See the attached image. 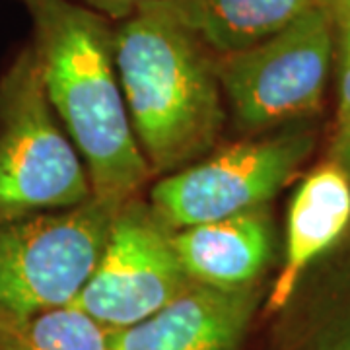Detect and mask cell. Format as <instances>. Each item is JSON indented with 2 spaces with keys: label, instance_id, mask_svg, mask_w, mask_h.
I'll use <instances>...</instances> for the list:
<instances>
[{
  "label": "cell",
  "instance_id": "obj_1",
  "mask_svg": "<svg viewBox=\"0 0 350 350\" xmlns=\"http://www.w3.org/2000/svg\"><path fill=\"white\" fill-rule=\"evenodd\" d=\"M51 105L86 165L92 195L113 208L135 199L152 175L121 90L107 18L76 0H18Z\"/></svg>",
  "mask_w": 350,
  "mask_h": 350
},
{
  "label": "cell",
  "instance_id": "obj_2",
  "mask_svg": "<svg viewBox=\"0 0 350 350\" xmlns=\"http://www.w3.org/2000/svg\"><path fill=\"white\" fill-rule=\"evenodd\" d=\"M113 45L129 119L152 174H174L213 148L224 121L216 57L170 2H150L123 20Z\"/></svg>",
  "mask_w": 350,
  "mask_h": 350
},
{
  "label": "cell",
  "instance_id": "obj_3",
  "mask_svg": "<svg viewBox=\"0 0 350 350\" xmlns=\"http://www.w3.org/2000/svg\"><path fill=\"white\" fill-rule=\"evenodd\" d=\"M117 211L92 195L68 208L0 213V323L70 306L98 267Z\"/></svg>",
  "mask_w": 350,
  "mask_h": 350
},
{
  "label": "cell",
  "instance_id": "obj_4",
  "mask_svg": "<svg viewBox=\"0 0 350 350\" xmlns=\"http://www.w3.org/2000/svg\"><path fill=\"white\" fill-rule=\"evenodd\" d=\"M90 197L86 165L55 119L29 45L0 78V213L68 208Z\"/></svg>",
  "mask_w": 350,
  "mask_h": 350
},
{
  "label": "cell",
  "instance_id": "obj_5",
  "mask_svg": "<svg viewBox=\"0 0 350 350\" xmlns=\"http://www.w3.org/2000/svg\"><path fill=\"white\" fill-rule=\"evenodd\" d=\"M335 53L325 2L273 38L216 55V76L239 125L265 131L315 111Z\"/></svg>",
  "mask_w": 350,
  "mask_h": 350
},
{
  "label": "cell",
  "instance_id": "obj_6",
  "mask_svg": "<svg viewBox=\"0 0 350 350\" xmlns=\"http://www.w3.org/2000/svg\"><path fill=\"white\" fill-rule=\"evenodd\" d=\"M312 148V133L298 129L243 140L167 175L152 189V208L172 230L262 208Z\"/></svg>",
  "mask_w": 350,
  "mask_h": 350
},
{
  "label": "cell",
  "instance_id": "obj_7",
  "mask_svg": "<svg viewBox=\"0 0 350 350\" xmlns=\"http://www.w3.org/2000/svg\"><path fill=\"white\" fill-rule=\"evenodd\" d=\"M193 280L174 247V232L140 200H126L113 218L98 267L70 304L109 331L148 319Z\"/></svg>",
  "mask_w": 350,
  "mask_h": 350
},
{
  "label": "cell",
  "instance_id": "obj_8",
  "mask_svg": "<svg viewBox=\"0 0 350 350\" xmlns=\"http://www.w3.org/2000/svg\"><path fill=\"white\" fill-rule=\"evenodd\" d=\"M257 308L251 286L191 282L148 319L109 335L111 350H238Z\"/></svg>",
  "mask_w": 350,
  "mask_h": 350
},
{
  "label": "cell",
  "instance_id": "obj_9",
  "mask_svg": "<svg viewBox=\"0 0 350 350\" xmlns=\"http://www.w3.org/2000/svg\"><path fill=\"white\" fill-rule=\"evenodd\" d=\"M350 224V175L337 162L315 167L301 181L288 208L284 265L267 301L269 312L286 306L301 276L331 250Z\"/></svg>",
  "mask_w": 350,
  "mask_h": 350
},
{
  "label": "cell",
  "instance_id": "obj_10",
  "mask_svg": "<svg viewBox=\"0 0 350 350\" xmlns=\"http://www.w3.org/2000/svg\"><path fill=\"white\" fill-rule=\"evenodd\" d=\"M271 220L262 208L189 226L174 247L193 282L216 288L251 286L271 257Z\"/></svg>",
  "mask_w": 350,
  "mask_h": 350
},
{
  "label": "cell",
  "instance_id": "obj_11",
  "mask_svg": "<svg viewBox=\"0 0 350 350\" xmlns=\"http://www.w3.org/2000/svg\"><path fill=\"white\" fill-rule=\"evenodd\" d=\"M214 55L273 38L325 0H167Z\"/></svg>",
  "mask_w": 350,
  "mask_h": 350
},
{
  "label": "cell",
  "instance_id": "obj_12",
  "mask_svg": "<svg viewBox=\"0 0 350 350\" xmlns=\"http://www.w3.org/2000/svg\"><path fill=\"white\" fill-rule=\"evenodd\" d=\"M111 331L75 306L0 323V350H111Z\"/></svg>",
  "mask_w": 350,
  "mask_h": 350
},
{
  "label": "cell",
  "instance_id": "obj_13",
  "mask_svg": "<svg viewBox=\"0 0 350 350\" xmlns=\"http://www.w3.org/2000/svg\"><path fill=\"white\" fill-rule=\"evenodd\" d=\"M338 53V113L350 111V0H325Z\"/></svg>",
  "mask_w": 350,
  "mask_h": 350
},
{
  "label": "cell",
  "instance_id": "obj_14",
  "mask_svg": "<svg viewBox=\"0 0 350 350\" xmlns=\"http://www.w3.org/2000/svg\"><path fill=\"white\" fill-rule=\"evenodd\" d=\"M313 350H350V290L340 312L317 335Z\"/></svg>",
  "mask_w": 350,
  "mask_h": 350
},
{
  "label": "cell",
  "instance_id": "obj_15",
  "mask_svg": "<svg viewBox=\"0 0 350 350\" xmlns=\"http://www.w3.org/2000/svg\"><path fill=\"white\" fill-rule=\"evenodd\" d=\"M80 4H84L86 8L98 12L107 20H119L123 22L126 18H131L133 14L138 12L142 6L156 2V0H76Z\"/></svg>",
  "mask_w": 350,
  "mask_h": 350
},
{
  "label": "cell",
  "instance_id": "obj_16",
  "mask_svg": "<svg viewBox=\"0 0 350 350\" xmlns=\"http://www.w3.org/2000/svg\"><path fill=\"white\" fill-rule=\"evenodd\" d=\"M333 156L350 175V111L338 113V131L333 142Z\"/></svg>",
  "mask_w": 350,
  "mask_h": 350
}]
</instances>
